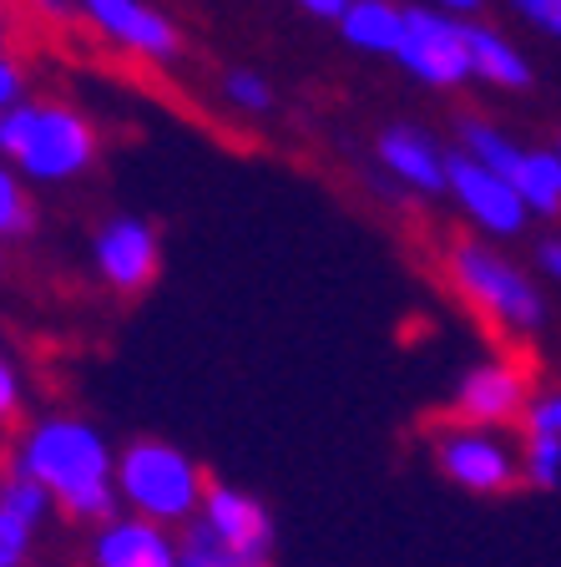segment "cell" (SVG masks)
Wrapping results in <instances>:
<instances>
[{
	"mask_svg": "<svg viewBox=\"0 0 561 567\" xmlns=\"http://www.w3.org/2000/svg\"><path fill=\"white\" fill-rule=\"evenodd\" d=\"M102 137L61 96H31L0 117V157L31 183H71L96 167Z\"/></svg>",
	"mask_w": 561,
	"mask_h": 567,
	"instance_id": "6da1fadb",
	"label": "cell"
},
{
	"mask_svg": "<svg viewBox=\"0 0 561 567\" xmlns=\"http://www.w3.org/2000/svg\"><path fill=\"white\" fill-rule=\"evenodd\" d=\"M445 284L470 315L486 319L491 330L511 334V340L537 334L541 319H547V299H541L537 284L480 238H456L445 248Z\"/></svg>",
	"mask_w": 561,
	"mask_h": 567,
	"instance_id": "7a4b0ae2",
	"label": "cell"
},
{
	"mask_svg": "<svg viewBox=\"0 0 561 567\" xmlns=\"http://www.w3.org/2000/svg\"><path fill=\"white\" fill-rule=\"evenodd\" d=\"M25 472L61 496L66 517H106L112 492H106V451L96 431L76 421H51L25 441Z\"/></svg>",
	"mask_w": 561,
	"mask_h": 567,
	"instance_id": "3957f363",
	"label": "cell"
},
{
	"mask_svg": "<svg viewBox=\"0 0 561 567\" xmlns=\"http://www.w3.org/2000/svg\"><path fill=\"white\" fill-rule=\"evenodd\" d=\"M395 61L420 86H435V92H456V86L476 82L470 47H466V21L430 11V6H405V35H399Z\"/></svg>",
	"mask_w": 561,
	"mask_h": 567,
	"instance_id": "277c9868",
	"label": "cell"
},
{
	"mask_svg": "<svg viewBox=\"0 0 561 567\" xmlns=\"http://www.w3.org/2000/svg\"><path fill=\"white\" fill-rule=\"evenodd\" d=\"M76 11L122 56H137L147 66H177L183 61V31L153 0H76Z\"/></svg>",
	"mask_w": 561,
	"mask_h": 567,
	"instance_id": "5b68a950",
	"label": "cell"
},
{
	"mask_svg": "<svg viewBox=\"0 0 561 567\" xmlns=\"http://www.w3.org/2000/svg\"><path fill=\"white\" fill-rule=\"evenodd\" d=\"M445 198L456 203L470 218V228H480L486 238H521L531 224V208L521 203L511 177H501L496 167L476 163L456 147L445 163Z\"/></svg>",
	"mask_w": 561,
	"mask_h": 567,
	"instance_id": "8992f818",
	"label": "cell"
},
{
	"mask_svg": "<svg viewBox=\"0 0 561 567\" xmlns=\"http://www.w3.org/2000/svg\"><path fill=\"white\" fill-rule=\"evenodd\" d=\"M198 482H202V472H193L163 441H137L122 456V486L153 517H183L193 507V496H198Z\"/></svg>",
	"mask_w": 561,
	"mask_h": 567,
	"instance_id": "52a82bcc",
	"label": "cell"
},
{
	"mask_svg": "<svg viewBox=\"0 0 561 567\" xmlns=\"http://www.w3.org/2000/svg\"><path fill=\"white\" fill-rule=\"evenodd\" d=\"M96 274H102L117 295H142L147 284L163 274V238L147 218L137 213H112L102 228H96Z\"/></svg>",
	"mask_w": 561,
	"mask_h": 567,
	"instance_id": "ba28073f",
	"label": "cell"
},
{
	"mask_svg": "<svg viewBox=\"0 0 561 567\" xmlns=\"http://www.w3.org/2000/svg\"><path fill=\"white\" fill-rule=\"evenodd\" d=\"M531 405V370L521 360H486L460 380L456 401H450V421L480 431V425H501Z\"/></svg>",
	"mask_w": 561,
	"mask_h": 567,
	"instance_id": "9c48e42d",
	"label": "cell"
},
{
	"mask_svg": "<svg viewBox=\"0 0 561 567\" xmlns=\"http://www.w3.org/2000/svg\"><path fill=\"white\" fill-rule=\"evenodd\" d=\"M445 163H450V153H445L425 127H415V122H389V127L374 137V167H380L399 193L445 198Z\"/></svg>",
	"mask_w": 561,
	"mask_h": 567,
	"instance_id": "30bf717a",
	"label": "cell"
},
{
	"mask_svg": "<svg viewBox=\"0 0 561 567\" xmlns=\"http://www.w3.org/2000/svg\"><path fill=\"white\" fill-rule=\"evenodd\" d=\"M202 507H208V527L218 532L222 543L233 547L248 567H263V547H269V522L248 496L228 492V486L202 476Z\"/></svg>",
	"mask_w": 561,
	"mask_h": 567,
	"instance_id": "8fae6325",
	"label": "cell"
},
{
	"mask_svg": "<svg viewBox=\"0 0 561 567\" xmlns=\"http://www.w3.org/2000/svg\"><path fill=\"white\" fill-rule=\"evenodd\" d=\"M440 466L470 492H506L516 482L506 451L496 441H486L480 431H450L440 441Z\"/></svg>",
	"mask_w": 561,
	"mask_h": 567,
	"instance_id": "7c38bea8",
	"label": "cell"
},
{
	"mask_svg": "<svg viewBox=\"0 0 561 567\" xmlns=\"http://www.w3.org/2000/svg\"><path fill=\"white\" fill-rule=\"evenodd\" d=\"M466 47H470V66H476V82L501 86V92H527L531 86V61L527 51L506 41L496 25L486 21H466Z\"/></svg>",
	"mask_w": 561,
	"mask_h": 567,
	"instance_id": "4fadbf2b",
	"label": "cell"
},
{
	"mask_svg": "<svg viewBox=\"0 0 561 567\" xmlns=\"http://www.w3.org/2000/svg\"><path fill=\"white\" fill-rule=\"evenodd\" d=\"M399 35H405V6H395V0H350V11L340 21V41L364 56L395 61Z\"/></svg>",
	"mask_w": 561,
	"mask_h": 567,
	"instance_id": "5bb4252c",
	"label": "cell"
},
{
	"mask_svg": "<svg viewBox=\"0 0 561 567\" xmlns=\"http://www.w3.org/2000/svg\"><path fill=\"white\" fill-rule=\"evenodd\" d=\"M516 193L531 208V218H557L561 213V157L557 147H527L521 167H516Z\"/></svg>",
	"mask_w": 561,
	"mask_h": 567,
	"instance_id": "9a60e30c",
	"label": "cell"
},
{
	"mask_svg": "<svg viewBox=\"0 0 561 567\" xmlns=\"http://www.w3.org/2000/svg\"><path fill=\"white\" fill-rule=\"evenodd\" d=\"M456 147L466 157H476V163L496 167L501 177H516V167H521V157H527V147L511 137L506 127H496V122L486 117H460L456 127Z\"/></svg>",
	"mask_w": 561,
	"mask_h": 567,
	"instance_id": "2e32d148",
	"label": "cell"
},
{
	"mask_svg": "<svg viewBox=\"0 0 561 567\" xmlns=\"http://www.w3.org/2000/svg\"><path fill=\"white\" fill-rule=\"evenodd\" d=\"M102 567H173L163 537L147 527H122L102 543Z\"/></svg>",
	"mask_w": 561,
	"mask_h": 567,
	"instance_id": "e0dca14e",
	"label": "cell"
},
{
	"mask_svg": "<svg viewBox=\"0 0 561 567\" xmlns=\"http://www.w3.org/2000/svg\"><path fill=\"white\" fill-rule=\"evenodd\" d=\"M222 102L243 112V117H269L273 112V82L253 66H228L222 71Z\"/></svg>",
	"mask_w": 561,
	"mask_h": 567,
	"instance_id": "ac0fdd59",
	"label": "cell"
},
{
	"mask_svg": "<svg viewBox=\"0 0 561 567\" xmlns=\"http://www.w3.org/2000/svg\"><path fill=\"white\" fill-rule=\"evenodd\" d=\"M31 224H35V208H31V198H25V188H21V173L0 163V238L31 234Z\"/></svg>",
	"mask_w": 561,
	"mask_h": 567,
	"instance_id": "d6986e66",
	"label": "cell"
},
{
	"mask_svg": "<svg viewBox=\"0 0 561 567\" xmlns=\"http://www.w3.org/2000/svg\"><path fill=\"white\" fill-rule=\"evenodd\" d=\"M527 472L537 486H551L561 476V436H531L527 446Z\"/></svg>",
	"mask_w": 561,
	"mask_h": 567,
	"instance_id": "ffe728a7",
	"label": "cell"
},
{
	"mask_svg": "<svg viewBox=\"0 0 561 567\" xmlns=\"http://www.w3.org/2000/svg\"><path fill=\"white\" fill-rule=\"evenodd\" d=\"M21 102H25V66L11 56V51H0V117Z\"/></svg>",
	"mask_w": 561,
	"mask_h": 567,
	"instance_id": "44dd1931",
	"label": "cell"
},
{
	"mask_svg": "<svg viewBox=\"0 0 561 567\" xmlns=\"http://www.w3.org/2000/svg\"><path fill=\"white\" fill-rule=\"evenodd\" d=\"M516 11H521V21L547 31L551 41H561V0H516Z\"/></svg>",
	"mask_w": 561,
	"mask_h": 567,
	"instance_id": "7402d4cb",
	"label": "cell"
},
{
	"mask_svg": "<svg viewBox=\"0 0 561 567\" xmlns=\"http://www.w3.org/2000/svg\"><path fill=\"white\" fill-rule=\"evenodd\" d=\"M527 431L531 436H561V395H541L527 405Z\"/></svg>",
	"mask_w": 561,
	"mask_h": 567,
	"instance_id": "603a6c76",
	"label": "cell"
},
{
	"mask_svg": "<svg viewBox=\"0 0 561 567\" xmlns=\"http://www.w3.org/2000/svg\"><path fill=\"white\" fill-rule=\"evenodd\" d=\"M25 527H31L25 517L0 507V567H15V557H21V547H25Z\"/></svg>",
	"mask_w": 561,
	"mask_h": 567,
	"instance_id": "cb8c5ba5",
	"label": "cell"
},
{
	"mask_svg": "<svg viewBox=\"0 0 561 567\" xmlns=\"http://www.w3.org/2000/svg\"><path fill=\"white\" fill-rule=\"evenodd\" d=\"M15 6H21L25 16H35V21L41 25H71L76 21V0H15Z\"/></svg>",
	"mask_w": 561,
	"mask_h": 567,
	"instance_id": "d4e9b609",
	"label": "cell"
},
{
	"mask_svg": "<svg viewBox=\"0 0 561 567\" xmlns=\"http://www.w3.org/2000/svg\"><path fill=\"white\" fill-rule=\"evenodd\" d=\"M537 269L547 274L551 284H561V234H547L537 244Z\"/></svg>",
	"mask_w": 561,
	"mask_h": 567,
	"instance_id": "484cf974",
	"label": "cell"
},
{
	"mask_svg": "<svg viewBox=\"0 0 561 567\" xmlns=\"http://www.w3.org/2000/svg\"><path fill=\"white\" fill-rule=\"evenodd\" d=\"M304 16H314V21H344V11H350V0H293Z\"/></svg>",
	"mask_w": 561,
	"mask_h": 567,
	"instance_id": "4316f807",
	"label": "cell"
},
{
	"mask_svg": "<svg viewBox=\"0 0 561 567\" xmlns=\"http://www.w3.org/2000/svg\"><path fill=\"white\" fill-rule=\"evenodd\" d=\"M420 6H430V11H445V16H460V21H470V16L486 6V0H420Z\"/></svg>",
	"mask_w": 561,
	"mask_h": 567,
	"instance_id": "83f0119b",
	"label": "cell"
},
{
	"mask_svg": "<svg viewBox=\"0 0 561 567\" xmlns=\"http://www.w3.org/2000/svg\"><path fill=\"white\" fill-rule=\"evenodd\" d=\"M11 415H15V375L0 360V421H11Z\"/></svg>",
	"mask_w": 561,
	"mask_h": 567,
	"instance_id": "f1b7e54d",
	"label": "cell"
},
{
	"mask_svg": "<svg viewBox=\"0 0 561 567\" xmlns=\"http://www.w3.org/2000/svg\"><path fill=\"white\" fill-rule=\"evenodd\" d=\"M11 31H15V0H0V51L11 47Z\"/></svg>",
	"mask_w": 561,
	"mask_h": 567,
	"instance_id": "f546056e",
	"label": "cell"
},
{
	"mask_svg": "<svg viewBox=\"0 0 561 567\" xmlns=\"http://www.w3.org/2000/svg\"><path fill=\"white\" fill-rule=\"evenodd\" d=\"M557 157H561V137H557Z\"/></svg>",
	"mask_w": 561,
	"mask_h": 567,
	"instance_id": "4dcf8cb0",
	"label": "cell"
}]
</instances>
